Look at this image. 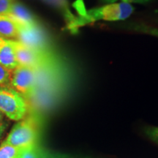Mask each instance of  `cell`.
<instances>
[{
	"label": "cell",
	"mask_w": 158,
	"mask_h": 158,
	"mask_svg": "<svg viewBox=\"0 0 158 158\" xmlns=\"http://www.w3.org/2000/svg\"><path fill=\"white\" fill-rule=\"evenodd\" d=\"M122 2L130 3V2H138V3H146L149 2L150 0H122Z\"/></svg>",
	"instance_id": "cell-18"
},
{
	"label": "cell",
	"mask_w": 158,
	"mask_h": 158,
	"mask_svg": "<svg viewBox=\"0 0 158 158\" xmlns=\"http://www.w3.org/2000/svg\"><path fill=\"white\" fill-rule=\"evenodd\" d=\"M146 133L152 141L158 143V127H153L147 128Z\"/></svg>",
	"instance_id": "cell-16"
},
{
	"label": "cell",
	"mask_w": 158,
	"mask_h": 158,
	"mask_svg": "<svg viewBox=\"0 0 158 158\" xmlns=\"http://www.w3.org/2000/svg\"><path fill=\"white\" fill-rule=\"evenodd\" d=\"M0 64L12 71L19 66L15 57L13 40L5 39L0 43Z\"/></svg>",
	"instance_id": "cell-8"
},
{
	"label": "cell",
	"mask_w": 158,
	"mask_h": 158,
	"mask_svg": "<svg viewBox=\"0 0 158 158\" xmlns=\"http://www.w3.org/2000/svg\"><path fill=\"white\" fill-rule=\"evenodd\" d=\"M10 86L25 99L32 98L37 89V76L35 70L18 66L13 70Z\"/></svg>",
	"instance_id": "cell-5"
},
{
	"label": "cell",
	"mask_w": 158,
	"mask_h": 158,
	"mask_svg": "<svg viewBox=\"0 0 158 158\" xmlns=\"http://www.w3.org/2000/svg\"><path fill=\"white\" fill-rule=\"evenodd\" d=\"M125 28L129 29L130 30L138 31V32L158 37V28H157V27H153L149 25L144 24V23H129L128 25L125 26Z\"/></svg>",
	"instance_id": "cell-10"
},
{
	"label": "cell",
	"mask_w": 158,
	"mask_h": 158,
	"mask_svg": "<svg viewBox=\"0 0 158 158\" xmlns=\"http://www.w3.org/2000/svg\"><path fill=\"white\" fill-rule=\"evenodd\" d=\"M27 100L10 86H0V112L10 119L20 121L27 115Z\"/></svg>",
	"instance_id": "cell-3"
},
{
	"label": "cell",
	"mask_w": 158,
	"mask_h": 158,
	"mask_svg": "<svg viewBox=\"0 0 158 158\" xmlns=\"http://www.w3.org/2000/svg\"><path fill=\"white\" fill-rule=\"evenodd\" d=\"M15 57L19 66L37 70L54 58L52 54H44L25 46L13 40Z\"/></svg>",
	"instance_id": "cell-6"
},
{
	"label": "cell",
	"mask_w": 158,
	"mask_h": 158,
	"mask_svg": "<svg viewBox=\"0 0 158 158\" xmlns=\"http://www.w3.org/2000/svg\"><path fill=\"white\" fill-rule=\"evenodd\" d=\"M133 7L129 3H111L89 10H85L71 24L68 26L71 31L76 32L79 27L94 21H115L127 19L133 13Z\"/></svg>",
	"instance_id": "cell-1"
},
{
	"label": "cell",
	"mask_w": 158,
	"mask_h": 158,
	"mask_svg": "<svg viewBox=\"0 0 158 158\" xmlns=\"http://www.w3.org/2000/svg\"><path fill=\"white\" fill-rule=\"evenodd\" d=\"M39 135L38 118L35 115H28L13 126L2 143L22 149L37 144Z\"/></svg>",
	"instance_id": "cell-2"
},
{
	"label": "cell",
	"mask_w": 158,
	"mask_h": 158,
	"mask_svg": "<svg viewBox=\"0 0 158 158\" xmlns=\"http://www.w3.org/2000/svg\"><path fill=\"white\" fill-rule=\"evenodd\" d=\"M105 2H109V3H113V2H114L115 1H116V0H104Z\"/></svg>",
	"instance_id": "cell-19"
},
{
	"label": "cell",
	"mask_w": 158,
	"mask_h": 158,
	"mask_svg": "<svg viewBox=\"0 0 158 158\" xmlns=\"http://www.w3.org/2000/svg\"><path fill=\"white\" fill-rule=\"evenodd\" d=\"M13 71L9 70L0 64V86H10Z\"/></svg>",
	"instance_id": "cell-14"
},
{
	"label": "cell",
	"mask_w": 158,
	"mask_h": 158,
	"mask_svg": "<svg viewBox=\"0 0 158 158\" xmlns=\"http://www.w3.org/2000/svg\"><path fill=\"white\" fill-rule=\"evenodd\" d=\"M17 158H18V157H17Z\"/></svg>",
	"instance_id": "cell-22"
},
{
	"label": "cell",
	"mask_w": 158,
	"mask_h": 158,
	"mask_svg": "<svg viewBox=\"0 0 158 158\" xmlns=\"http://www.w3.org/2000/svg\"><path fill=\"white\" fill-rule=\"evenodd\" d=\"M21 149L2 143L0 146V158H17Z\"/></svg>",
	"instance_id": "cell-12"
},
{
	"label": "cell",
	"mask_w": 158,
	"mask_h": 158,
	"mask_svg": "<svg viewBox=\"0 0 158 158\" xmlns=\"http://www.w3.org/2000/svg\"><path fill=\"white\" fill-rule=\"evenodd\" d=\"M5 40V38H4L3 37H2L1 35H0V43H2L3 41Z\"/></svg>",
	"instance_id": "cell-20"
},
{
	"label": "cell",
	"mask_w": 158,
	"mask_h": 158,
	"mask_svg": "<svg viewBox=\"0 0 158 158\" xmlns=\"http://www.w3.org/2000/svg\"><path fill=\"white\" fill-rule=\"evenodd\" d=\"M38 158H82L68 155V154L56 152L45 148L38 147Z\"/></svg>",
	"instance_id": "cell-11"
},
{
	"label": "cell",
	"mask_w": 158,
	"mask_h": 158,
	"mask_svg": "<svg viewBox=\"0 0 158 158\" xmlns=\"http://www.w3.org/2000/svg\"><path fill=\"white\" fill-rule=\"evenodd\" d=\"M3 120V114L0 112V122L2 121Z\"/></svg>",
	"instance_id": "cell-21"
},
{
	"label": "cell",
	"mask_w": 158,
	"mask_h": 158,
	"mask_svg": "<svg viewBox=\"0 0 158 158\" xmlns=\"http://www.w3.org/2000/svg\"><path fill=\"white\" fill-rule=\"evenodd\" d=\"M15 40L39 52L52 54L48 35L39 23L19 28V35Z\"/></svg>",
	"instance_id": "cell-4"
},
{
	"label": "cell",
	"mask_w": 158,
	"mask_h": 158,
	"mask_svg": "<svg viewBox=\"0 0 158 158\" xmlns=\"http://www.w3.org/2000/svg\"><path fill=\"white\" fill-rule=\"evenodd\" d=\"M7 124L6 123V122L3 121L0 122V138H1L2 135H3L4 132H5V130L6 128H7Z\"/></svg>",
	"instance_id": "cell-17"
},
{
	"label": "cell",
	"mask_w": 158,
	"mask_h": 158,
	"mask_svg": "<svg viewBox=\"0 0 158 158\" xmlns=\"http://www.w3.org/2000/svg\"><path fill=\"white\" fill-rule=\"evenodd\" d=\"M19 27L7 15H0V35L5 39H15L19 35Z\"/></svg>",
	"instance_id": "cell-9"
},
{
	"label": "cell",
	"mask_w": 158,
	"mask_h": 158,
	"mask_svg": "<svg viewBox=\"0 0 158 158\" xmlns=\"http://www.w3.org/2000/svg\"><path fill=\"white\" fill-rule=\"evenodd\" d=\"M15 0H0V15H7Z\"/></svg>",
	"instance_id": "cell-15"
},
{
	"label": "cell",
	"mask_w": 158,
	"mask_h": 158,
	"mask_svg": "<svg viewBox=\"0 0 158 158\" xmlns=\"http://www.w3.org/2000/svg\"><path fill=\"white\" fill-rule=\"evenodd\" d=\"M38 147L37 144L21 149L18 158H38Z\"/></svg>",
	"instance_id": "cell-13"
},
{
	"label": "cell",
	"mask_w": 158,
	"mask_h": 158,
	"mask_svg": "<svg viewBox=\"0 0 158 158\" xmlns=\"http://www.w3.org/2000/svg\"><path fill=\"white\" fill-rule=\"evenodd\" d=\"M7 15L16 23L19 28L30 27L39 23L36 17L31 13V12L25 5L19 2H14L13 3Z\"/></svg>",
	"instance_id": "cell-7"
}]
</instances>
